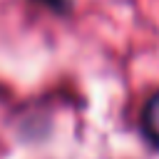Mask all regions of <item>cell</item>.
Segmentation results:
<instances>
[{
    "label": "cell",
    "instance_id": "1",
    "mask_svg": "<svg viewBox=\"0 0 159 159\" xmlns=\"http://www.w3.org/2000/svg\"><path fill=\"white\" fill-rule=\"evenodd\" d=\"M142 132L144 137L159 147V92L152 94V99L144 104V112H142Z\"/></svg>",
    "mask_w": 159,
    "mask_h": 159
},
{
    "label": "cell",
    "instance_id": "2",
    "mask_svg": "<svg viewBox=\"0 0 159 159\" xmlns=\"http://www.w3.org/2000/svg\"><path fill=\"white\" fill-rule=\"evenodd\" d=\"M42 2H47V5H52L55 10H60V7L65 5V0H42Z\"/></svg>",
    "mask_w": 159,
    "mask_h": 159
}]
</instances>
